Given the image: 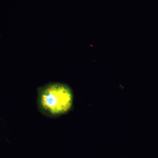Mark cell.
Masks as SVG:
<instances>
[{
  "instance_id": "1",
  "label": "cell",
  "mask_w": 158,
  "mask_h": 158,
  "mask_svg": "<svg viewBox=\"0 0 158 158\" xmlns=\"http://www.w3.org/2000/svg\"><path fill=\"white\" fill-rule=\"evenodd\" d=\"M38 103L40 110L46 116L56 117L70 110L73 101L70 88L61 83H52L39 88Z\"/></svg>"
}]
</instances>
